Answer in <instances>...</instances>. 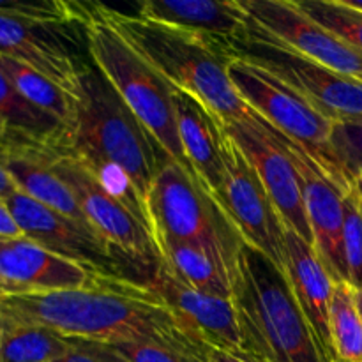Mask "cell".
Masks as SVG:
<instances>
[{
  "label": "cell",
  "instance_id": "1",
  "mask_svg": "<svg viewBox=\"0 0 362 362\" xmlns=\"http://www.w3.org/2000/svg\"><path fill=\"white\" fill-rule=\"evenodd\" d=\"M0 310L13 320L41 325L76 339L110 343L158 341L207 356L161 297L131 279L99 276L73 290L0 297Z\"/></svg>",
  "mask_w": 362,
  "mask_h": 362
},
{
  "label": "cell",
  "instance_id": "2",
  "mask_svg": "<svg viewBox=\"0 0 362 362\" xmlns=\"http://www.w3.org/2000/svg\"><path fill=\"white\" fill-rule=\"evenodd\" d=\"M74 99L76 117L66 152L148 225L145 202L170 156L92 60L81 64Z\"/></svg>",
  "mask_w": 362,
  "mask_h": 362
},
{
  "label": "cell",
  "instance_id": "3",
  "mask_svg": "<svg viewBox=\"0 0 362 362\" xmlns=\"http://www.w3.org/2000/svg\"><path fill=\"white\" fill-rule=\"evenodd\" d=\"M106 20L172 83L204 103L223 124L253 115L230 80L225 42L103 6Z\"/></svg>",
  "mask_w": 362,
  "mask_h": 362
},
{
  "label": "cell",
  "instance_id": "4",
  "mask_svg": "<svg viewBox=\"0 0 362 362\" xmlns=\"http://www.w3.org/2000/svg\"><path fill=\"white\" fill-rule=\"evenodd\" d=\"M232 299L247 356L260 362H331L285 272L246 243L240 244L233 262Z\"/></svg>",
  "mask_w": 362,
  "mask_h": 362
},
{
  "label": "cell",
  "instance_id": "5",
  "mask_svg": "<svg viewBox=\"0 0 362 362\" xmlns=\"http://www.w3.org/2000/svg\"><path fill=\"white\" fill-rule=\"evenodd\" d=\"M81 27L95 67L108 78L163 151L194 175L179 138L172 83L106 20L101 4H90V16Z\"/></svg>",
  "mask_w": 362,
  "mask_h": 362
},
{
  "label": "cell",
  "instance_id": "6",
  "mask_svg": "<svg viewBox=\"0 0 362 362\" xmlns=\"http://www.w3.org/2000/svg\"><path fill=\"white\" fill-rule=\"evenodd\" d=\"M145 207L152 239L170 237L204 244L219 251L233 269L244 240L212 194L172 158L156 175Z\"/></svg>",
  "mask_w": 362,
  "mask_h": 362
},
{
  "label": "cell",
  "instance_id": "7",
  "mask_svg": "<svg viewBox=\"0 0 362 362\" xmlns=\"http://www.w3.org/2000/svg\"><path fill=\"white\" fill-rule=\"evenodd\" d=\"M225 45L230 55L274 74L332 122L362 120L361 80L299 55L251 20L243 37Z\"/></svg>",
  "mask_w": 362,
  "mask_h": 362
},
{
  "label": "cell",
  "instance_id": "8",
  "mask_svg": "<svg viewBox=\"0 0 362 362\" xmlns=\"http://www.w3.org/2000/svg\"><path fill=\"white\" fill-rule=\"evenodd\" d=\"M228 74L235 90L251 112L257 113L286 140L303 148L339 186L350 189L332 165L329 147L334 126L332 120L322 115L308 99L285 81L247 60L232 57Z\"/></svg>",
  "mask_w": 362,
  "mask_h": 362
},
{
  "label": "cell",
  "instance_id": "9",
  "mask_svg": "<svg viewBox=\"0 0 362 362\" xmlns=\"http://www.w3.org/2000/svg\"><path fill=\"white\" fill-rule=\"evenodd\" d=\"M48 154L53 172L73 191L90 228L127 260L154 274L159 255L147 223L129 205L113 197L73 154L53 151Z\"/></svg>",
  "mask_w": 362,
  "mask_h": 362
},
{
  "label": "cell",
  "instance_id": "10",
  "mask_svg": "<svg viewBox=\"0 0 362 362\" xmlns=\"http://www.w3.org/2000/svg\"><path fill=\"white\" fill-rule=\"evenodd\" d=\"M6 202L23 237L98 274L140 283L133 276L134 269L140 265L133 264L124 255L113 250L92 228L39 204L18 189ZM141 271L147 272L148 276H154L145 269Z\"/></svg>",
  "mask_w": 362,
  "mask_h": 362
},
{
  "label": "cell",
  "instance_id": "11",
  "mask_svg": "<svg viewBox=\"0 0 362 362\" xmlns=\"http://www.w3.org/2000/svg\"><path fill=\"white\" fill-rule=\"evenodd\" d=\"M225 180L214 197L221 211L247 246L269 258L279 271H285V230L281 218L235 141L226 133Z\"/></svg>",
  "mask_w": 362,
  "mask_h": 362
},
{
  "label": "cell",
  "instance_id": "12",
  "mask_svg": "<svg viewBox=\"0 0 362 362\" xmlns=\"http://www.w3.org/2000/svg\"><path fill=\"white\" fill-rule=\"evenodd\" d=\"M223 127L258 173L283 225L313 246L299 170L285 138L257 113L223 124Z\"/></svg>",
  "mask_w": 362,
  "mask_h": 362
},
{
  "label": "cell",
  "instance_id": "13",
  "mask_svg": "<svg viewBox=\"0 0 362 362\" xmlns=\"http://www.w3.org/2000/svg\"><path fill=\"white\" fill-rule=\"evenodd\" d=\"M253 23L299 55L362 81V53L303 13L292 0H240Z\"/></svg>",
  "mask_w": 362,
  "mask_h": 362
},
{
  "label": "cell",
  "instance_id": "14",
  "mask_svg": "<svg viewBox=\"0 0 362 362\" xmlns=\"http://www.w3.org/2000/svg\"><path fill=\"white\" fill-rule=\"evenodd\" d=\"M285 138V136H283ZM300 175L304 207L310 223L313 247L334 283H349L345 258V189L320 168L303 148L286 140Z\"/></svg>",
  "mask_w": 362,
  "mask_h": 362
},
{
  "label": "cell",
  "instance_id": "15",
  "mask_svg": "<svg viewBox=\"0 0 362 362\" xmlns=\"http://www.w3.org/2000/svg\"><path fill=\"white\" fill-rule=\"evenodd\" d=\"M147 286L161 297L180 324L205 346L246 354L232 297L212 296L191 288L170 274L161 264H158Z\"/></svg>",
  "mask_w": 362,
  "mask_h": 362
},
{
  "label": "cell",
  "instance_id": "16",
  "mask_svg": "<svg viewBox=\"0 0 362 362\" xmlns=\"http://www.w3.org/2000/svg\"><path fill=\"white\" fill-rule=\"evenodd\" d=\"M99 276L27 237L0 239V283L7 296L83 288Z\"/></svg>",
  "mask_w": 362,
  "mask_h": 362
},
{
  "label": "cell",
  "instance_id": "17",
  "mask_svg": "<svg viewBox=\"0 0 362 362\" xmlns=\"http://www.w3.org/2000/svg\"><path fill=\"white\" fill-rule=\"evenodd\" d=\"M66 25L0 16V55L45 74L74 95L81 64L64 42Z\"/></svg>",
  "mask_w": 362,
  "mask_h": 362
},
{
  "label": "cell",
  "instance_id": "18",
  "mask_svg": "<svg viewBox=\"0 0 362 362\" xmlns=\"http://www.w3.org/2000/svg\"><path fill=\"white\" fill-rule=\"evenodd\" d=\"M173 103L179 138L187 163L198 182L214 198L221 191L226 173V131L223 122L204 103L177 88Z\"/></svg>",
  "mask_w": 362,
  "mask_h": 362
},
{
  "label": "cell",
  "instance_id": "19",
  "mask_svg": "<svg viewBox=\"0 0 362 362\" xmlns=\"http://www.w3.org/2000/svg\"><path fill=\"white\" fill-rule=\"evenodd\" d=\"M283 272L318 345L324 350L327 359L334 362L331 327H329V306H331L334 279L320 262L315 247L288 228L285 230V271Z\"/></svg>",
  "mask_w": 362,
  "mask_h": 362
},
{
  "label": "cell",
  "instance_id": "20",
  "mask_svg": "<svg viewBox=\"0 0 362 362\" xmlns=\"http://www.w3.org/2000/svg\"><path fill=\"white\" fill-rule=\"evenodd\" d=\"M0 161L16 184L18 191L90 228L73 191L53 172L48 148L7 134L0 144Z\"/></svg>",
  "mask_w": 362,
  "mask_h": 362
},
{
  "label": "cell",
  "instance_id": "21",
  "mask_svg": "<svg viewBox=\"0 0 362 362\" xmlns=\"http://www.w3.org/2000/svg\"><path fill=\"white\" fill-rule=\"evenodd\" d=\"M138 14L145 20L209 35L221 42L240 39L250 27V16L240 0H145Z\"/></svg>",
  "mask_w": 362,
  "mask_h": 362
},
{
  "label": "cell",
  "instance_id": "22",
  "mask_svg": "<svg viewBox=\"0 0 362 362\" xmlns=\"http://www.w3.org/2000/svg\"><path fill=\"white\" fill-rule=\"evenodd\" d=\"M159 264L184 285L219 297H232V264L219 251L197 243L156 237Z\"/></svg>",
  "mask_w": 362,
  "mask_h": 362
},
{
  "label": "cell",
  "instance_id": "23",
  "mask_svg": "<svg viewBox=\"0 0 362 362\" xmlns=\"http://www.w3.org/2000/svg\"><path fill=\"white\" fill-rule=\"evenodd\" d=\"M0 119L9 134L53 152H66L71 129L45 110L32 105L0 69Z\"/></svg>",
  "mask_w": 362,
  "mask_h": 362
},
{
  "label": "cell",
  "instance_id": "24",
  "mask_svg": "<svg viewBox=\"0 0 362 362\" xmlns=\"http://www.w3.org/2000/svg\"><path fill=\"white\" fill-rule=\"evenodd\" d=\"M69 345L71 338L52 329L6 317L0 336V362H55Z\"/></svg>",
  "mask_w": 362,
  "mask_h": 362
},
{
  "label": "cell",
  "instance_id": "25",
  "mask_svg": "<svg viewBox=\"0 0 362 362\" xmlns=\"http://www.w3.org/2000/svg\"><path fill=\"white\" fill-rule=\"evenodd\" d=\"M0 69L32 105L59 119L69 129L73 127L76 117V99L69 90L25 64L2 55H0Z\"/></svg>",
  "mask_w": 362,
  "mask_h": 362
},
{
  "label": "cell",
  "instance_id": "26",
  "mask_svg": "<svg viewBox=\"0 0 362 362\" xmlns=\"http://www.w3.org/2000/svg\"><path fill=\"white\" fill-rule=\"evenodd\" d=\"M329 327L334 362H362V318L350 283H334Z\"/></svg>",
  "mask_w": 362,
  "mask_h": 362
},
{
  "label": "cell",
  "instance_id": "27",
  "mask_svg": "<svg viewBox=\"0 0 362 362\" xmlns=\"http://www.w3.org/2000/svg\"><path fill=\"white\" fill-rule=\"evenodd\" d=\"M306 16L362 53V11L345 0H293Z\"/></svg>",
  "mask_w": 362,
  "mask_h": 362
},
{
  "label": "cell",
  "instance_id": "28",
  "mask_svg": "<svg viewBox=\"0 0 362 362\" xmlns=\"http://www.w3.org/2000/svg\"><path fill=\"white\" fill-rule=\"evenodd\" d=\"M0 16L53 25H83L90 16V4L64 0H6L0 2Z\"/></svg>",
  "mask_w": 362,
  "mask_h": 362
},
{
  "label": "cell",
  "instance_id": "29",
  "mask_svg": "<svg viewBox=\"0 0 362 362\" xmlns=\"http://www.w3.org/2000/svg\"><path fill=\"white\" fill-rule=\"evenodd\" d=\"M329 147L336 172L352 186L354 180L362 175V120L334 122Z\"/></svg>",
  "mask_w": 362,
  "mask_h": 362
},
{
  "label": "cell",
  "instance_id": "30",
  "mask_svg": "<svg viewBox=\"0 0 362 362\" xmlns=\"http://www.w3.org/2000/svg\"><path fill=\"white\" fill-rule=\"evenodd\" d=\"M345 258L349 283L362 290V202L352 187L345 193Z\"/></svg>",
  "mask_w": 362,
  "mask_h": 362
},
{
  "label": "cell",
  "instance_id": "31",
  "mask_svg": "<svg viewBox=\"0 0 362 362\" xmlns=\"http://www.w3.org/2000/svg\"><path fill=\"white\" fill-rule=\"evenodd\" d=\"M113 346L129 362H207L205 354L168 345V343L138 341L119 343Z\"/></svg>",
  "mask_w": 362,
  "mask_h": 362
},
{
  "label": "cell",
  "instance_id": "32",
  "mask_svg": "<svg viewBox=\"0 0 362 362\" xmlns=\"http://www.w3.org/2000/svg\"><path fill=\"white\" fill-rule=\"evenodd\" d=\"M55 362H129L110 343L71 338L69 349Z\"/></svg>",
  "mask_w": 362,
  "mask_h": 362
},
{
  "label": "cell",
  "instance_id": "33",
  "mask_svg": "<svg viewBox=\"0 0 362 362\" xmlns=\"http://www.w3.org/2000/svg\"><path fill=\"white\" fill-rule=\"evenodd\" d=\"M18 237H23V233H21L7 202L0 198V239H18Z\"/></svg>",
  "mask_w": 362,
  "mask_h": 362
},
{
  "label": "cell",
  "instance_id": "34",
  "mask_svg": "<svg viewBox=\"0 0 362 362\" xmlns=\"http://www.w3.org/2000/svg\"><path fill=\"white\" fill-rule=\"evenodd\" d=\"M207 362H260V361L247 356V354L226 352V350H219V349H212V346H209Z\"/></svg>",
  "mask_w": 362,
  "mask_h": 362
},
{
  "label": "cell",
  "instance_id": "35",
  "mask_svg": "<svg viewBox=\"0 0 362 362\" xmlns=\"http://www.w3.org/2000/svg\"><path fill=\"white\" fill-rule=\"evenodd\" d=\"M16 189H18L16 184H14V180L11 179L9 173L6 172L2 161H0V198H2V200H7V198H9Z\"/></svg>",
  "mask_w": 362,
  "mask_h": 362
},
{
  "label": "cell",
  "instance_id": "36",
  "mask_svg": "<svg viewBox=\"0 0 362 362\" xmlns=\"http://www.w3.org/2000/svg\"><path fill=\"white\" fill-rule=\"evenodd\" d=\"M350 187H352L354 193H356V194H357V198H359V200L362 202V175L357 177V179L354 180L352 186H350Z\"/></svg>",
  "mask_w": 362,
  "mask_h": 362
},
{
  "label": "cell",
  "instance_id": "37",
  "mask_svg": "<svg viewBox=\"0 0 362 362\" xmlns=\"http://www.w3.org/2000/svg\"><path fill=\"white\" fill-rule=\"evenodd\" d=\"M354 296H356V304H357V310H359L361 318H362V290L354 288Z\"/></svg>",
  "mask_w": 362,
  "mask_h": 362
},
{
  "label": "cell",
  "instance_id": "38",
  "mask_svg": "<svg viewBox=\"0 0 362 362\" xmlns=\"http://www.w3.org/2000/svg\"><path fill=\"white\" fill-rule=\"evenodd\" d=\"M7 134H9V129H7V126H6V124H4V120L0 119V144H2V141L6 140Z\"/></svg>",
  "mask_w": 362,
  "mask_h": 362
},
{
  "label": "cell",
  "instance_id": "39",
  "mask_svg": "<svg viewBox=\"0 0 362 362\" xmlns=\"http://www.w3.org/2000/svg\"><path fill=\"white\" fill-rule=\"evenodd\" d=\"M345 2L349 4L350 7H354V9L362 11V0H345Z\"/></svg>",
  "mask_w": 362,
  "mask_h": 362
},
{
  "label": "cell",
  "instance_id": "40",
  "mask_svg": "<svg viewBox=\"0 0 362 362\" xmlns=\"http://www.w3.org/2000/svg\"><path fill=\"white\" fill-rule=\"evenodd\" d=\"M4 327H6V315H4L2 310H0V336H2Z\"/></svg>",
  "mask_w": 362,
  "mask_h": 362
},
{
  "label": "cell",
  "instance_id": "41",
  "mask_svg": "<svg viewBox=\"0 0 362 362\" xmlns=\"http://www.w3.org/2000/svg\"><path fill=\"white\" fill-rule=\"evenodd\" d=\"M4 296H7V293H6V288H4V285L0 283V297H4Z\"/></svg>",
  "mask_w": 362,
  "mask_h": 362
}]
</instances>
